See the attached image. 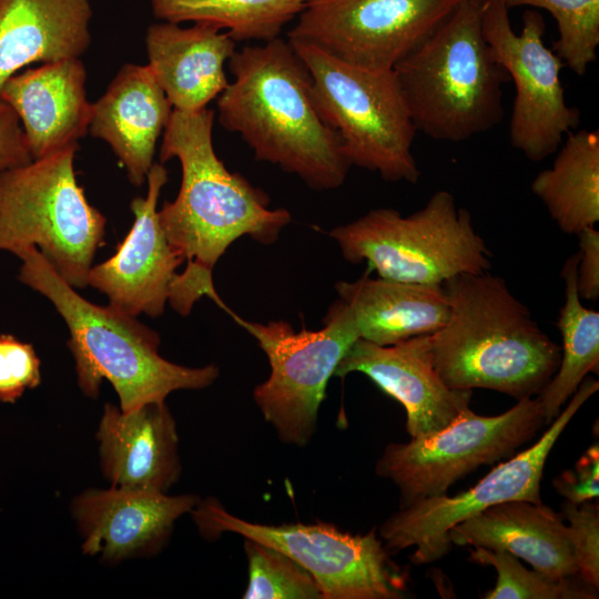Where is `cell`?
Returning <instances> with one entry per match:
<instances>
[{
	"label": "cell",
	"instance_id": "d4e9b609",
	"mask_svg": "<svg viewBox=\"0 0 599 599\" xmlns=\"http://www.w3.org/2000/svg\"><path fill=\"white\" fill-rule=\"evenodd\" d=\"M552 166L539 172L531 192L558 227L577 235L599 221V130L567 134Z\"/></svg>",
	"mask_w": 599,
	"mask_h": 599
},
{
	"label": "cell",
	"instance_id": "2e32d148",
	"mask_svg": "<svg viewBox=\"0 0 599 599\" xmlns=\"http://www.w3.org/2000/svg\"><path fill=\"white\" fill-rule=\"evenodd\" d=\"M200 501L195 495L110 486L77 495L70 512L81 537V550L109 565L158 554L175 521Z\"/></svg>",
	"mask_w": 599,
	"mask_h": 599
},
{
	"label": "cell",
	"instance_id": "52a82bcc",
	"mask_svg": "<svg viewBox=\"0 0 599 599\" xmlns=\"http://www.w3.org/2000/svg\"><path fill=\"white\" fill-rule=\"evenodd\" d=\"M328 235L346 261L366 262L368 271L386 280L443 285L456 275L491 267V253L470 213L445 190L433 193L408 216L394 209H375Z\"/></svg>",
	"mask_w": 599,
	"mask_h": 599
},
{
	"label": "cell",
	"instance_id": "ba28073f",
	"mask_svg": "<svg viewBox=\"0 0 599 599\" xmlns=\"http://www.w3.org/2000/svg\"><path fill=\"white\" fill-rule=\"evenodd\" d=\"M292 44V43H291ZM308 69L318 114L339 136L351 165L389 182H418L416 129L393 69H368L314 47L292 44Z\"/></svg>",
	"mask_w": 599,
	"mask_h": 599
},
{
	"label": "cell",
	"instance_id": "1f68e13d",
	"mask_svg": "<svg viewBox=\"0 0 599 599\" xmlns=\"http://www.w3.org/2000/svg\"><path fill=\"white\" fill-rule=\"evenodd\" d=\"M41 384V362L30 343L0 334V402L13 404Z\"/></svg>",
	"mask_w": 599,
	"mask_h": 599
},
{
	"label": "cell",
	"instance_id": "4dcf8cb0",
	"mask_svg": "<svg viewBox=\"0 0 599 599\" xmlns=\"http://www.w3.org/2000/svg\"><path fill=\"white\" fill-rule=\"evenodd\" d=\"M562 517L569 525L568 536L573 549L578 576L590 586L599 587V507L586 501H565Z\"/></svg>",
	"mask_w": 599,
	"mask_h": 599
},
{
	"label": "cell",
	"instance_id": "7402d4cb",
	"mask_svg": "<svg viewBox=\"0 0 599 599\" xmlns=\"http://www.w3.org/2000/svg\"><path fill=\"white\" fill-rule=\"evenodd\" d=\"M561 514L527 500L494 505L449 531L451 545L500 550L527 561L551 578L578 575Z\"/></svg>",
	"mask_w": 599,
	"mask_h": 599
},
{
	"label": "cell",
	"instance_id": "6da1fadb",
	"mask_svg": "<svg viewBox=\"0 0 599 599\" xmlns=\"http://www.w3.org/2000/svg\"><path fill=\"white\" fill-rule=\"evenodd\" d=\"M214 118L207 108L173 109L160 148L161 163L175 158L182 170L179 193L163 204L159 217L167 241L186 261L169 300L183 316L202 296L225 305L212 272L233 242L246 235L272 244L292 220L285 209H268L265 192L225 167L213 145Z\"/></svg>",
	"mask_w": 599,
	"mask_h": 599
},
{
	"label": "cell",
	"instance_id": "484cf974",
	"mask_svg": "<svg viewBox=\"0 0 599 599\" xmlns=\"http://www.w3.org/2000/svg\"><path fill=\"white\" fill-rule=\"evenodd\" d=\"M577 265L578 253L567 258L560 272L565 282V303L557 323L562 339L560 362L537 395L547 424L560 413L588 373L598 372L599 313L582 305L577 290Z\"/></svg>",
	"mask_w": 599,
	"mask_h": 599
},
{
	"label": "cell",
	"instance_id": "4fadbf2b",
	"mask_svg": "<svg viewBox=\"0 0 599 599\" xmlns=\"http://www.w3.org/2000/svg\"><path fill=\"white\" fill-rule=\"evenodd\" d=\"M504 0H485L483 32L496 60L515 85L509 140L528 160L538 162L555 153L564 136L579 124L580 111L568 105L560 80L565 65L545 45L542 16L527 10L516 34Z\"/></svg>",
	"mask_w": 599,
	"mask_h": 599
},
{
	"label": "cell",
	"instance_id": "5b68a950",
	"mask_svg": "<svg viewBox=\"0 0 599 599\" xmlns=\"http://www.w3.org/2000/svg\"><path fill=\"white\" fill-rule=\"evenodd\" d=\"M484 2L460 0L393 69L416 131L433 140L466 141L502 120V87L510 80L485 39Z\"/></svg>",
	"mask_w": 599,
	"mask_h": 599
},
{
	"label": "cell",
	"instance_id": "4316f807",
	"mask_svg": "<svg viewBox=\"0 0 599 599\" xmlns=\"http://www.w3.org/2000/svg\"><path fill=\"white\" fill-rule=\"evenodd\" d=\"M306 0H151L155 18L181 23L202 22L226 29L235 41L277 38Z\"/></svg>",
	"mask_w": 599,
	"mask_h": 599
},
{
	"label": "cell",
	"instance_id": "3957f363",
	"mask_svg": "<svg viewBox=\"0 0 599 599\" xmlns=\"http://www.w3.org/2000/svg\"><path fill=\"white\" fill-rule=\"evenodd\" d=\"M445 325L432 334L434 366L453 389L485 388L517 400L537 396L555 375L560 347L506 282L488 271L443 284Z\"/></svg>",
	"mask_w": 599,
	"mask_h": 599
},
{
	"label": "cell",
	"instance_id": "7c38bea8",
	"mask_svg": "<svg viewBox=\"0 0 599 599\" xmlns=\"http://www.w3.org/2000/svg\"><path fill=\"white\" fill-rule=\"evenodd\" d=\"M598 387V380L586 377L566 408L532 446L500 463L475 486L454 496H434L399 507L379 528L386 549L400 551L414 547L412 561L430 564L450 550L449 531L457 524L504 501L542 502L540 484L547 457L571 418Z\"/></svg>",
	"mask_w": 599,
	"mask_h": 599
},
{
	"label": "cell",
	"instance_id": "f1b7e54d",
	"mask_svg": "<svg viewBox=\"0 0 599 599\" xmlns=\"http://www.w3.org/2000/svg\"><path fill=\"white\" fill-rule=\"evenodd\" d=\"M508 9L530 6L549 11L557 22L552 51L577 75L597 59L599 0H504Z\"/></svg>",
	"mask_w": 599,
	"mask_h": 599
},
{
	"label": "cell",
	"instance_id": "cb8c5ba5",
	"mask_svg": "<svg viewBox=\"0 0 599 599\" xmlns=\"http://www.w3.org/2000/svg\"><path fill=\"white\" fill-rule=\"evenodd\" d=\"M335 290L353 316L359 338L386 346L440 329L449 298L440 284L372 278L341 281Z\"/></svg>",
	"mask_w": 599,
	"mask_h": 599
},
{
	"label": "cell",
	"instance_id": "9a60e30c",
	"mask_svg": "<svg viewBox=\"0 0 599 599\" xmlns=\"http://www.w3.org/2000/svg\"><path fill=\"white\" fill-rule=\"evenodd\" d=\"M146 181V196L134 197L130 204L134 215L130 232L111 257L92 265L88 285L106 295L115 308L155 318L164 312L184 258L167 241L156 209L167 182L162 163H153Z\"/></svg>",
	"mask_w": 599,
	"mask_h": 599
},
{
	"label": "cell",
	"instance_id": "8fae6325",
	"mask_svg": "<svg viewBox=\"0 0 599 599\" xmlns=\"http://www.w3.org/2000/svg\"><path fill=\"white\" fill-rule=\"evenodd\" d=\"M547 425L537 396L522 398L495 416L465 409L445 428L407 443L386 446L376 473L392 480L400 507L447 494L448 488L483 465L508 458Z\"/></svg>",
	"mask_w": 599,
	"mask_h": 599
},
{
	"label": "cell",
	"instance_id": "ffe728a7",
	"mask_svg": "<svg viewBox=\"0 0 599 599\" xmlns=\"http://www.w3.org/2000/svg\"><path fill=\"white\" fill-rule=\"evenodd\" d=\"M172 111L150 68L126 63L92 103L88 132L110 145L130 182L141 186Z\"/></svg>",
	"mask_w": 599,
	"mask_h": 599
},
{
	"label": "cell",
	"instance_id": "5bb4252c",
	"mask_svg": "<svg viewBox=\"0 0 599 599\" xmlns=\"http://www.w3.org/2000/svg\"><path fill=\"white\" fill-rule=\"evenodd\" d=\"M460 0H306L287 33L368 69L389 70L428 39Z\"/></svg>",
	"mask_w": 599,
	"mask_h": 599
},
{
	"label": "cell",
	"instance_id": "44dd1931",
	"mask_svg": "<svg viewBox=\"0 0 599 599\" xmlns=\"http://www.w3.org/2000/svg\"><path fill=\"white\" fill-rule=\"evenodd\" d=\"M146 64L174 110L196 111L227 87L225 63L236 42L215 26L158 22L145 33Z\"/></svg>",
	"mask_w": 599,
	"mask_h": 599
},
{
	"label": "cell",
	"instance_id": "836d02e7",
	"mask_svg": "<svg viewBox=\"0 0 599 599\" xmlns=\"http://www.w3.org/2000/svg\"><path fill=\"white\" fill-rule=\"evenodd\" d=\"M31 161L21 122L13 109L0 99V173Z\"/></svg>",
	"mask_w": 599,
	"mask_h": 599
},
{
	"label": "cell",
	"instance_id": "f546056e",
	"mask_svg": "<svg viewBox=\"0 0 599 599\" xmlns=\"http://www.w3.org/2000/svg\"><path fill=\"white\" fill-rule=\"evenodd\" d=\"M248 583L244 599H324L314 577L284 552L244 538Z\"/></svg>",
	"mask_w": 599,
	"mask_h": 599
},
{
	"label": "cell",
	"instance_id": "30bf717a",
	"mask_svg": "<svg viewBox=\"0 0 599 599\" xmlns=\"http://www.w3.org/2000/svg\"><path fill=\"white\" fill-rule=\"evenodd\" d=\"M226 312L245 328L266 354L271 373L254 389V400L281 440L306 445L316 430L317 415L327 383L359 338L346 304L337 297L317 331L295 332L283 319L248 322L229 307Z\"/></svg>",
	"mask_w": 599,
	"mask_h": 599
},
{
	"label": "cell",
	"instance_id": "8992f818",
	"mask_svg": "<svg viewBox=\"0 0 599 599\" xmlns=\"http://www.w3.org/2000/svg\"><path fill=\"white\" fill-rule=\"evenodd\" d=\"M70 146L0 173V250L33 246L72 287L88 285L105 216L77 181Z\"/></svg>",
	"mask_w": 599,
	"mask_h": 599
},
{
	"label": "cell",
	"instance_id": "277c9868",
	"mask_svg": "<svg viewBox=\"0 0 599 599\" xmlns=\"http://www.w3.org/2000/svg\"><path fill=\"white\" fill-rule=\"evenodd\" d=\"M13 254L21 260L19 281L47 297L65 322L77 383L87 397L98 398L101 383L108 380L119 407L128 412L165 402L175 390L203 389L219 377L214 364L187 367L163 358L156 332L136 316L82 297L35 247Z\"/></svg>",
	"mask_w": 599,
	"mask_h": 599
},
{
	"label": "cell",
	"instance_id": "9c48e42d",
	"mask_svg": "<svg viewBox=\"0 0 599 599\" xmlns=\"http://www.w3.org/2000/svg\"><path fill=\"white\" fill-rule=\"evenodd\" d=\"M191 515L206 538L233 532L284 552L314 577L324 599L405 597V579L375 530L353 535L327 522H251L232 515L214 498L200 499Z\"/></svg>",
	"mask_w": 599,
	"mask_h": 599
},
{
	"label": "cell",
	"instance_id": "7a4b0ae2",
	"mask_svg": "<svg viewBox=\"0 0 599 599\" xmlns=\"http://www.w3.org/2000/svg\"><path fill=\"white\" fill-rule=\"evenodd\" d=\"M233 81L217 97L221 125L238 133L258 161L295 174L314 190L341 186L351 167L339 136L314 104L307 67L288 41L236 50Z\"/></svg>",
	"mask_w": 599,
	"mask_h": 599
},
{
	"label": "cell",
	"instance_id": "ac0fdd59",
	"mask_svg": "<svg viewBox=\"0 0 599 599\" xmlns=\"http://www.w3.org/2000/svg\"><path fill=\"white\" fill-rule=\"evenodd\" d=\"M95 438L110 486L166 493L180 477L176 424L165 402L128 412L106 403Z\"/></svg>",
	"mask_w": 599,
	"mask_h": 599
},
{
	"label": "cell",
	"instance_id": "d6a6232c",
	"mask_svg": "<svg viewBox=\"0 0 599 599\" xmlns=\"http://www.w3.org/2000/svg\"><path fill=\"white\" fill-rule=\"evenodd\" d=\"M555 489L567 501L580 505L599 495V446L591 445L575 464L552 481Z\"/></svg>",
	"mask_w": 599,
	"mask_h": 599
},
{
	"label": "cell",
	"instance_id": "e575fe53",
	"mask_svg": "<svg viewBox=\"0 0 599 599\" xmlns=\"http://www.w3.org/2000/svg\"><path fill=\"white\" fill-rule=\"evenodd\" d=\"M579 252L577 265V290L581 300L597 301L599 297V232L595 226L577 234Z\"/></svg>",
	"mask_w": 599,
	"mask_h": 599
},
{
	"label": "cell",
	"instance_id": "e0dca14e",
	"mask_svg": "<svg viewBox=\"0 0 599 599\" xmlns=\"http://www.w3.org/2000/svg\"><path fill=\"white\" fill-rule=\"evenodd\" d=\"M366 375L385 394L403 405L412 438L432 435L469 408L473 390L449 388L437 373L432 334L393 345L358 338L338 363L334 376Z\"/></svg>",
	"mask_w": 599,
	"mask_h": 599
},
{
	"label": "cell",
	"instance_id": "d6986e66",
	"mask_svg": "<svg viewBox=\"0 0 599 599\" xmlns=\"http://www.w3.org/2000/svg\"><path fill=\"white\" fill-rule=\"evenodd\" d=\"M80 58L42 63L10 77L0 99L17 113L32 160L70 146L89 131L92 103Z\"/></svg>",
	"mask_w": 599,
	"mask_h": 599
},
{
	"label": "cell",
	"instance_id": "83f0119b",
	"mask_svg": "<svg viewBox=\"0 0 599 599\" xmlns=\"http://www.w3.org/2000/svg\"><path fill=\"white\" fill-rule=\"evenodd\" d=\"M469 559L491 566L497 571L495 587L484 596L487 599L598 598V588L590 586L578 575L551 578L538 570L525 568L517 557L506 551L475 547Z\"/></svg>",
	"mask_w": 599,
	"mask_h": 599
},
{
	"label": "cell",
	"instance_id": "603a6c76",
	"mask_svg": "<svg viewBox=\"0 0 599 599\" xmlns=\"http://www.w3.org/2000/svg\"><path fill=\"white\" fill-rule=\"evenodd\" d=\"M92 14L90 0H0V90L32 63L80 58Z\"/></svg>",
	"mask_w": 599,
	"mask_h": 599
}]
</instances>
